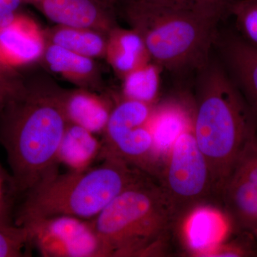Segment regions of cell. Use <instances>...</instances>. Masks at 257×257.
<instances>
[{"instance_id":"6da1fadb","label":"cell","mask_w":257,"mask_h":257,"mask_svg":"<svg viewBox=\"0 0 257 257\" xmlns=\"http://www.w3.org/2000/svg\"><path fill=\"white\" fill-rule=\"evenodd\" d=\"M62 90L50 79L27 82L25 94L0 114V143L17 192H28L58 173L59 149L69 124Z\"/></svg>"},{"instance_id":"7a4b0ae2","label":"cell","mask_w":257,"mask_h":257,"mask_svg":"<svg viewBox=\"0 0 257 257\" xmlns=\"http://www.w3.org/2000/svg\"><path fill=\"white\" fill-rule=\"evenodd\" d=\"M193 132L207 160L214 195L257 133V119L224 67L208 60L200 68Z\"/></svg>"},{"instance_id":"3957f363","label":"cell","mask_w":257,"mask_h":257,"mask_svg":"<svg viewBox=\"0 0 257 257\" xmlns=\"http://www.w3.org/2000/svg\"><path fill=\"white\" fill-rule=\"evenodd\" d=\"M101 165L57 173L29 190L15 224L59 215L92 219L125 189L147 175L114 155H100Z\"/></svg>"},{"instance_id":"277c9868","label":"cell","mask_w":257,"mask_h":257,"mask_svg":"<svg viewBox=\"0 0 257 257\" xmlns=\"http://www.w3.org/2000/svg\"><path fill=\"white\" fill-rule=\"evenodd\" d=\"M120 4L125 20L143 38L152 61L162 69H199L209 60L222 12Z\"/></svg>"},{"instance_id":"5b68a950","label":"cell","mask_w":257,"mask_h":257,"mask_svg":"<svg viewBox=\"0 0 257 257\" xmlns=\"http://www.w3.org/2000/svg\"><path fill=\"white\" fill-rule=\"evenodd\" d=\"M174 220L163 189L149 175L125 189L91 219L107 256L154 253Z\"/></svg>"},{"instance_id":"8992f818","label":"cell","mask_w":257,"mask_h":257,"mask_svg":"<svg viewBox=\"0 0 257 257\" xmlns=\"http://www.w3.org/2000/svg\"><path fill=\"white\" fill-rule=\"evenodd\" d=\"M167 157L161 187L175 219H183L214 194L210 172L193 130H186L179 135Z\"/></svg>"},{"instance_id":"52a82bcc","label":"cell","mask_w":257,"mask_h":257,"mask_svg":"<svg viewBox=\"0 0 257 257\" xmlns=\"http://www.w3.org/2000/svg\"><path fill=\"white\" fill-rule=\"evenodd\" d=\"M152 106L125 98L114 106L103 133L101 155H114L149 175L157 160L150 127Z\"/></svg>"},{"instance_id":"ba28073f","label":"cell","mask_w":257,"mask_h":257,"mask_svg":"<svg viewBox=\"0 0 257 257\" xmlns=\"http://www.w3.org/2000/svg\"><path fill=\"white\" fill-rule=\"evenodd\" d=\"M30 244L43 257H106L91 219L59 215L29 221Z\"/></svg>"},{"instance_id":"9c48e42d","label":"cell","mask_w":257,"mask_h":257,"mask_svg":"<svg viewBox=\"0 0 257 257\" xmlns=\"http://www.w3.org/2000/svg\"><path fill=\"white\" fill-rule=\"evenodd\" d=\"M220 198L233 229L252 233L257 228V133L243 150Z\"/></svg>"},{"instance_id":"30bf717a","label":"cell","mask_w":257,"mask_h":257,"mask_svg":"<svg viewBox=\"0 0 257 257\" xmlns=\"http://www.w3.org/2000/svg\"><path fill=\"white\" fill-rule=\"evenodd\" d=\"M214 43L219 47L225 70L257 119V48L235 32L219 35L216 32Z\"/></svg>"},{"instance_id":"8fae6325","label":"cell","mask_w":257,"mask_h":257,"mask_svg":"<svg viewBox=\"0 0 257 257\" xmlns=\"http://www.w3.org/2000/svg\"><path fill=\"white\" fill-rule=\"evenodd\" d=\"M46 45L45 30L28 15L18 13L11 23L0 27V57L13 68L40 61Z\"/></svg>"},{"instance_id":"7c38bea8","label":"cell","mask_w":257,"mask_h":257,"mask_svg":"<svg viewBox=\"0 0 257 257\" xmlns=\"http://www.w3.org/2000/svg\"><path fill=\"white\" fill-rule=\"evenodd\" d=\"M55 25L95 29L109 33L116 26L114 11L94 0H22Z\"/></svg>"},{"instance_id":"4fadbf2b","label":"cell","mask_w":257,"mask_h":257,"mask_svg":"<svg viewBox=\"0 0 257 257\" xmlns=\"http://www.w3.org/2000/svg\"><path fill=\"white\" fill-rule=\"evenodd\" d=\"M183 219L184 240L198 256H211L233 229L226 214L207 206L196 207Z\"/></svg>"},{"instance_id":"5bb4252c","label":"cell","mask_w":257,"mask_h":257,"mask_svg":"<svg viewBox=\"0 0 257 257\" xmlns=\"http://www.w3.org/2000/svg\"><path fill=\"white\" fill-rule=\"evenodd\" d=\"M40 61L52 73L58 74L77 87L95 92L102 88L100 69L94 59L47 42Z\"/></svg>"},{"instance_id":"9a60e30c","label":"cell","mask_w":257,"mask_h":257,"mask_svg":"<svg viewBox=\"0 0 257 257\" xmlns=\"http://www.w3.org/2000/svg\"><path fill=\"white\" fill-rule=\"evenodd\" d=\"M62 101L69 123L94 135L104 133L113 109L109 99L95 91L77 87L62 89Z\"/></svg>"},{"instance_id":"2e32d148","label":"cell","mask_w":257,"mask_h":257,"mask_svg":"<svg viewBox=\"0 0 257 257\" xmlns=\"http://www.w3.org/2000/svg\"><path fill=\"white\" fill-rule=\"evenodd\" d=\"M104 58L121 79L152 60L138 32L116 25L108 33Z\"/></svg>"},{"instance_id":"e0dca14e","label":"cell","mask_w":257,"mask_h":257,"mask_svg":"<svg viewBox=\"0 0 257 257\" xmlns=\"http://www.w3.org/2000/svg\"><path fill=\"white\" fill-rule=\"evenodd\" d=\"M185 109L177 104H170L152 110L150 127L153 138L154 151L156 158L168 157L179 135L193 126Z\"/></svg>"},{"instance_id":"ac0fdd59","label":"cell","mask_w":257,"mask_h":257,"mask_svg":"<svg viewBox=\"0 0 257 257\" xmlns=\"http://www.w3.org/2000/svg\"><path fill=\"white\" fill-rule=\"evenodd\" d=\"M95 135L69 123L59 149V163L68 167L69 171L79 172L90 168L94 161L100 157L102 148V144Z\"/></svg>"},{"instance_id":"d6986e66","label":"cell","mask_w":257,"mask_h":257,"mask_svg":"<svg viewBox=\"0 0 257 257\" xmlns=\"http://www.w3.org/2000/svg\"><path fill=\"white\" fill-rule=\"evenodd\" d=\"M44 30L47 42L90 58L105 57L108 35L105 32L58 25Z\"/></svg>"},{"instance_id":"ffe728a7","label":"cell","mask_w":257,"mask_h":257,"mask_svg":"<svg viewBox=\"0 0 257 257\" xmlns=\"http://www.w3.org/2000/svg\"><path fill=\"white\" fill-rule=\"evenodd\" d=\"M162 69L160 65L151 60L126 74L121 79L124 98L148 104H155L160 92Z\"/></svg>"},{"instance_id":"44dd1931","label":"cell","mask_w":257,"mask_h":257,"mask_svg":"<svg viewBox=\"0 0 257 257\" xmlns=\"http://www.w3.org/2000/svg\"><path fill=\"white\" fill-rule=\"evenodd\" d=\"M224 15L233 19L234 32L257 48V0H229Z\"/></svg>"},{"instance_id":"7402d4cb","label":"cell","mask_w":257,"mask_h":257,"mask_svg":"<svg viewBox=\"0 0 257 257\" xmlns=\"http://www.w3.org/2000/svg\"><path fill=\"white\" fill-rule=\"evenodd\" d=\"M27 82L17 69L5 64L0 57V114L5 108L25 94Z\"/></svg>"},{"instance_id":"603a6c76","label":"cell","mask_w":257,"mask_h":257,"mask_svg":"<svg viewBox=\"0 0 257 257\" xmlns=\"http://www.w3.org/2000/svg\"><path fill=\"white\" fill-rule=\"evenodd\" d=\"M30 243L28 231L24 226L0 223V257L23 256Z\"/></svg>"},{"instance_id":"cb8c5ba5","label":"cell","mask_w":257,"mask_h":257,"mask_svg":"<svg viewBox=\"0 0 257 257\" xmlns=\"http://www.w3.org/2000/svg\"><path fill=\"white\" fill-rule=\"evenodd\" d=\"M228 2L229 0H121L120 3H137L175 9L218 10L224 14Z\"/></svg>"},{"instance_id":"d4e9b609","label":"cell","mask_w":257,"mask_h":257,"mask_svg":"<svg viewBox=\"0 0 257 257\" xmlns=\"http://www.w3.org/2000/svg\"><path fill=\"white\" fill-rule=\"evenodd\" d=\"M242 234L239 239L229 243L223 242L211 256H256L257 243L253 241L255 237L251 232L241 231Z\"/></svg>"},{"instance_id":"484cf974","label":"cell","mask_w":257,"mask_h":257,"mask_svg":"<svg viewBox=\"0 0 257 257\" xmlns=\"http://www.w3.org/2000/svg\"><path fill=\"white\" fill-rule=\"evenodd\" d=\"M16 192L13 177L0 165V223L12 224L11 196Z\"/></svg>"},{"instance_id":"4316f807","label":"cell","mask_w":257,"mask_h":257,"mask_svg":"<svg viewBox=\"0 0 257 257\" xmlns=\"http://www.w3.org/2000/svg\"><path fill=\"white\" fill-rule=\"evenodd\" d=\"M22 5V0H0V27L13 21Z\"/></svg>"},{"instance_id":"83f0119b","label":"cell","mask_w":257,"mask_h":257,"mask_svg":"<svg viewBox=\"0 0 257 257\" xmlns=\"http://www.w3.org/2000/svg\"><path fill=\"white\" fill-rule=\"evenodd\" d=\"M99 5H102L107 9L114 11V8L116 5H119L121 0H94Z\"/></svg>"},{"instance_id":"f1b7e54d","label":"cell","mask_w":257,"mask_h":257,"mask_svg":"<svg viewBox=\"0 0 257 257\" xmlns=\"http://www.w3.org/2000/svg\"><path fill=\"white\" fill-rule=\"evenodd\" d=\"M252 234H253V236H255V238H256V239L257 240V228L256 229H254V231H253Z\"/></svg>"}]
</instances>
